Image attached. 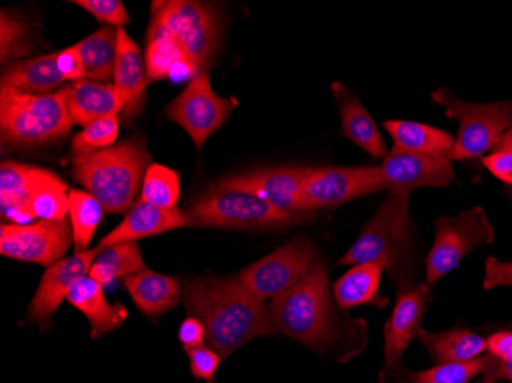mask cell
<instances>
[{"instance_id": "cell-29", "label": "cell", "mask_w": 512, "mask_h": 383, "mask_svg": "<svg viewBox=\"0 0 512 383\" xmlns=\"http://www.w3.org/2000/svg\"><path fill=\"white\" fill-rule=\"evenodd\" d=\"M120 28L102 27L96 33L76 43L85 79L92 82L109 83L114 80L119 50Z\"/></svg>"}, {"instance_id": "cell-6", "label": "cell", "mask_w": 512, "mask_h": 383, "mask_svg": "<svg viewBox=\"0 0 512 383\" xmlns=\"http://www.w3.org/2000/svg\"><path fill=\"white\" fill-rule=\"evenodd\" d=\"M192 227L232 230H279L304 223L310 215L283 212L240 187L214 186L186 210Z\"/></svg>"}, {"instance_id": "cell-15", "label": "cell", "mask_w": 512, "mask_h": 383, "mask_svg": "<svg viewBox=\"0 0 512 383\" xmlns=\"http://www.w3.org/2000/svg\"><path fill=\"white\" fill-rule=\"evenodd\" d=\"M310 172L312 167H272V169L230 175V177L221 178L217 183L221 186L249 190L283 212L307 215L302 212V190L306 186Z\"/></svg>"}, {"instance_id": "cell-39", "label": "cell", "mask_w": 512, "mask_h": 383, "mask_svg": "<svg viewBox=\"0 0 512 383\" xmlns=\"http://www.w3.org/2000/svg\"><path fill=\"white\" fill-rule=\"evenodd\" d=\"M188 356L192 376L197 377V379L206 380V382L207 380L214 379L215 373H217L221 362H223L220 354L207 347V345L206 347L195 348V350L189 351Z\"/></svg>"}, {"instance_id": "cell-19", "label": "cell", "mask_w": 512, "mask_h": 383, "mask_svg": "<svg viewBox=\"0 0 512 383\" xmlns=\"http://www.w3.org/2000/svg\"><path fill=\"white\" fill-rule=\"evenodd\" d=\"M183 227H192L186 210L178 207L163 209L140 198L126 213L125 220L108 235L103 236L99 247L105 249L114 244L137 243L138 239L151 238Z\"/></svg>"}, {"instance_id": "cell-27", "label": "cell", "mask_w": 512, "mask_h": 383, "mask_svg": "<svg viewBox=\"0 0 512 383\" xmlns=\"http://www.w3.org/2000/svg\"><path fill=\"white\" fill-rule=\"evenodd\" d=\"M417 339L436 364L474 361L488 350L485 338L463 327L440 333L421 330Z\"/></svg>"}, {"instance_id": "cell-3", "label": "cell", "mask_w": 512, "mask_h": 383, "mask_svg": "<svg viewBox=\"0 0 512 383\" xmlns=\"http://www.w3.org/2000/svg\"><path fill=\"white\" fill-rule=\"evenodd\" d=\"M413 256V229L410 218V194L390 190L361 235L339 259V266L378 264L401 287L411 285L408 270ZM399 287V289H401Z\"/></svg>"}, {"instance_id": "cell-13", "label": "cell", "mask_w": 512, "mask_h": 383, "mask_svg": "<svg viewBox=\"0 0 512 383\" xmlns=\"http://www.w3.org/2000/svg\"><path fill=\"white\" fill-rule=\"evenodd\" d=\"M74 246L71 220L36 221L0 227V253L22 262H34L48 267L63 259L69 247Z\"/></svg>"}, {"instance_id": "cell-46", "label": "cell", "mask_w": 512, "mask_h": 383, "mask_svg": "<svg viewBox=\"0 0 512 383\" xmlns=\"http://www.w3.org/2000/svg\"><path fill=\"white\" fill-rule=\"evenodd\" d=\"M494 149H512V129H509Z\"/></svg>"}, {"instance_id": "cell-10", "label": "cell", "mask_w": 512, "mask_h": 383, "mask_svg": "<svg viewBox=\"0 0 512 383\" xmlns=\"http://www.w3.org/2000/svg\"><path fill=\"white\" fill-rule=\"evenodd\" d=\"M316 262V247L306 236H298L260 261L253 262L238 276L256 298L275 299L310 272Z\"/></svg>"}, {"instance_id": "cell-17", "label": "cell", "mask_w": 512, "mask_h": 383, "mask_svg": "<svg viewBox=\"0 0 512 383\" xmlns=\"http://www.w3.org/2000/svg\"><path fill=\"white\" fill-rule=\"evenodd\" d=\"M100 247L89 249L86 252L74 253L73 256L60 259L53 266L46 269L39 289L28 308L31 321L40 325L42 330L50 327L57 308L68 299L73 285L83 276L89 275L92 262L99 255Z\"/></svg>"}, {"instance_id": "cell-22", "label": "cell", "mask_w": 512, "mask_h": 383, "mask_svg": "<svg viewBox=\"0 0 512 383\" xmlns=\"http://www.w3.org/2000/svg\"><path fill=\"white\" fill-rule=\"evenodd\" d=\"M66 301L88 318L94 336L111 333L115 328L122 327L128 318V310L123 305L111 304L106 299L103 285L89 275L73 285Z\"/></svg>"}, {"instance_id": "cell-41", "label": "cell", "mask_w": 512, "mask_h": 383, "mask_svg": "<svg viewBox=\"0 0 512 383\" xmlns=\"http://www.w3.org/2000/svg\"><path fill=\"white\" fill-rule=\"evenodd\" d=\"M482 161L497 180L512 186V149H494L493 154L486 155Z\"/></svg>"}, {"instance_id": "cell-40", "label": "cell", "mask_w": 512, "mask_h": 383, "mask_svg": "<svg viewBox=\"0 0 512 383\" xmlns=\"http://www.w3.org/2000/svg\"><path fill=\"white\" fill-rule=\"evenodd\" d=\"M496 287H512V261L502 262L494 256H488L483 289L493 290Z\"/></svg>"}, {"instance_id": "cell-32", "label": "cell", "mask_w": 512, "mask_h": 383, "mask_svg": "<svg viewBox=\"0 0 512 383\" xmlns=\"http://www.w3.org/2000/svg\"><path fill=\"white\" fill-rule=\"evenodd\" d=\"M145 269V261L138 244L120 243L100 249L99 255L92 262L89 276L106 285L115 279H125Z\"/></svg>"}, {"instance_id": "cell-23", "label": "cell", "mask_w": 512, "mask_h": 383, "mask_svg": "<svg viewBox=\"0 0 512 383\" xmlns=\"http://www.w3.org/2000/svg\"><path fill=\"white\" fill-rule=\"evenodd\" d=\"M123 285L138 310L149 318L165 315L181 301V282L149 269L123 279Z\"/></svg>"}, {"instance_id": "cell-21", "label": "cell", "mask_w": 512, "mask_h": 383, "mask_svg": "<svg viewBox=\"0 0 512 383\" xmlns=\"http://www.w3.org/2000/svg\"><path fill=\"white\" fill-rule=\"evenodd\" d=\"M333 94L341 112L342 135L364 149L370 157L384 160L388 155L387 145L370 112L342 83L333 85Z\"/></svg>"}, {"instance_id": "cell-26", "label": "cell", "mask_w": 512, "mask_h": 383, "mask_svg": "<svg viewBox=\"0 0 512 383\" xmlns=\"http://www.w3.org/2000/svg\"><path fill=\"white\" fill-rule=\"evenodd\" d=\"M65 82L57 68V53L19 60L5 65L0 86L28 92V94H51Z\"/></svg>"}, {"instance_id": "cell-5", "label": "cell", "mask_w": 512, "mask_h": 383, "mask_svg": "<svg viewBox=\"0 0 512 383\" xmlns=\"http://www.w3.org/2000/svg\"><path fill=\"white\" fill-rule=\"evenodd\" d=\"M269 310L279 333L312 350L332 344L338 334L330 302L329 270L322 261L315 262L292 289L272 299Z\"/></svg>"}, {"instance_id": "cell-1", "label": "cell", "mask_w": 512, "mask_h": 383, "mask_svg": "<svg viewBox=\"0 0 512 383\" xmlns=\"http://www.w3.org/2000/svg\"><path fill=\"white\" fill-rule=\"evenodd\" d=\"M181 301L189 316L206 328L207 347L226 359L253 339L278 334L269 308L240 279L197 276L181 282Z\"/></svg>"}, {"instance_id": "cell-12", "label": "cell", "mask_w": 512, "mask_h": 383, "mask_svg": "<svg viewBox=\"0 0 512 383\" xmlns=\"http://www.w3.org/2000/svg\"><path fill=\"white\" fill-rule=\"evenodd\" d=\"M382 190L387 189L378 166L312 167L302 190V212L312 215Z\"/></svg>"}, {"instance_id": "cell-44", "label": "cell", "mask_w": 512, "mask_h": 383, "mask_svg": "<svg viewBox=\"0 0 512 383\" xmlns=\"http://www.w3.org/2000/svg\"><path fill=\"white\" fill-rule=\"evenodd\" d=\"M486 348L491 356L503 364H512V330L497 331L486 339Z\"/></svg>"}, {"instance_id": "cell-47", "label": "cell", "mask_w": 512, "mask_h": 383, "mask_svg": "<svg viewBox=\"0 0 512 383\" xmlns=\"http://www.w3.org/2000/svg\"><path fill=\"white\" fill-rule=\"evenodd\" d=\"M497 377H494V376H485L483 377L482 380H480V382H477V383H497Z\"/></svg>"}, {"instance_id": "cell-20", "label": "cell", "mask_w": 512, "mask_h": 383, "mask_svg": "<svg viewBox=\"0 0 512 383\" xmlns=\"http://www.w3.org/2000/svg\"><path fill=\"white\" fill-rule=\"evenodd\" d=\"M53 172L33 164L2 161L0 166V210L2 220L10 224H31L34 221L30 210L34 190L51 177Z\"/></svg>"}, {"instance_id": "cell-37", "label": "cell", "mask_w": 512, "mask_h": 383, "mask_svg": "<svg viewBox=\"0 0 512 383\" xmlns=\"http://www.w3.org/2000/svg\"><path fill=\"white\" fill-rule=\"evenodd\" d=\"M119 131V115H111V117L100 118V120L92 122L79 134L74 135L73 143H71L74 155L89 154V152L111 148L117 143Z\"/></svg>"}, {"instance_id": "cell-25", "label": "cell", "mask_w": 512, "mask_h": 383, "mask_svg": "<svg viewBox=\"0 0 512 383\" xmlns=\"http://www.w3.org/2000/svg\"><path fill=\"white\" fill-rule=\"evenodd\" d=\"M384 128L394 141V148L408 154L425 157H448L453 151L454 138L450 132L408 120H387Z\"/></svg>"}, {"instance_id": "cell-8", "label": "cell", "mask_w": 512, "mask_h": 383, "mask_svg": "<svg viewBox=\"0 0 512 383\" xmlns=\"http://www.w3.org/2000/svg\"><path fill=\"white\" fill-rule=\"evenodd\" d=\"M152 20L168 28L184 53L207 71L220 42V23L214 7L198 0H165L152 4Z\"/></svg>"}, {"instance_id": "cell-31", "label": "cell", "mask_w": 512, "mask_h": 383, "mask_svg": "<svg viewBox=\"0 0 512 383\" xmlns=\"http://www.w3.org/2000/svg\"><path fill=\"white\" fill-rule=\"evenodd\" d=\"M500 361L496 357L480 356L474 361L468 362H448V364H436L430 370L405 371L404 374L399 371L396 376L398 383H468L474 377L480 376H494Z\"/></svg>"}, {"instance_id": "cell-2", "label": "cell", "mask_w": 512, "mask_h": 383, "mask_svg": "<svg viewBox=\"0 0 512 383\" xmlns=\"http://www.w3.org/2000/svg\"><path fill=\"white\" fill-rule=\"evenodd\" d=\"M151 155L140 138H128L111 148L74 155V180L102 204L105 212L128 213L137 203Z\"/></svg>"}, {"instance_id": "cell-4", "label": "cell", "mask_w": 512, "mask_h": 383, "mask_svg": "<svg viewBox=\"0 0 512 383\" xmlns=\"http://www.w3.org/2000/svg\"><path fill=\"white\" fill-rule=\"evenodd\" d=\"M71 86L51 94H28L0 86V134L11 148H37L62 140L73 128Z\"/></svg>"}, {"instance_id": "cell-18", "label": "cell", "mask_w": 512, "mask_h": 383, "mask_svg": "<svg viewBox=\"0 0 512 383\" xmlns=\"http://www.w3.org/2000/svg\"><path fill=\"white\" fill-rule=\"evenodd\" d=\"M112 82L123 103V112L120 114L123 122L131 123L145 108L149 77L140 46L126 33L125 28L119 30L117 65Z\"/></svg>"}, {"instance_id": "cell-14", "label": "cell", "mask_w": 512, "mask_h": 383, "mask_svg": "<svg viewBox=\"0 0 512 383\" xmlns=\"http://www.w3.org/2000/svg\"><path fill=\"white\" fill-rule=\"evenodd\" d=\"M428 299L430 285L427 282L405 285L399 289L396 304L385 325V364L381 374L382 383H391L398 376L399 365L405 351L421 333Z\"/></svg>"}, {"instance_id": "cell-48", "label": "cell", "mask_w": 512, "mask_h": 383, "mask_svg": "<svg viewBox=\"0 0 512 383\" xmlns=\"http://www.w3.org/2000/svg\"><path fill=\"white\" fill-rule=\"evenodd\" d=\"M206 383H214V379H212V380H207V382H206Z\"/></svg>"}, {"instance_id": "cell-7", "label": "cell", "mask_w": 512, "mask_h": 383, "mask_svg": "<svg viewBox=\"0 0 512 383\" xmlns=\"http://www.w3.org/2000/svg\"><path fill=\"white\" fill-rule=\"evenodd\" d=\"M431 99L459 122V134L450 155L453 161L482 157L512 129V102H463L444 88L436 89Z\"/></svg>"}, {"instance_id": "cell-43", "label": "cell", "mask_w": 512, "mask_h": 383, "mask_svg": "<svg viewBox=\"0 0 512 383\" xmlns=\"http://www.w3.org/2000/svg\"><path fill=\"white\" fill-rule=\"evenodd\" d=\"M178 341L188 353L195 350V348L204 347L206 328H204L203 322L194 318V316H188L184 319L181 322L180 330H178Z\"/></svg>"}, {"instance_id": "cell-11", "label": "cell", "mask_w": 512, "mask_h": 383, "mask_svg": "<svg viewBox=\"0 0 512 383\" xmlns=\"http://www.w3.org/2000/svg\"><path fill=\"white\" fill-rule=\"evenodd\" d=\"M235 108L237 100L220 97L212 88L209 73L204 71L169 103L166 117L188 132L197 149H201L207 138L227 122Z\"/></svg>"}, {"instance_id": "cell-30", "label": "cell", "mask_w": 512, "mask_h": 383, "mask_svg": "<svg viewBox=\"0 0 512 383\" xmlns=\"http://www.w3.org/2000/svg\"><path fill=\"white\" fill-rule=\"evenodd\" d=\"M184 60L191 59L184 53L183 46L178 42L177 37L161 23L151 19L145 48L149 82L169 79L172 69Z\"/></svg>"}, {"instance_id": "cell-24", "label": "cell", "mask_w": 512, "mask_h": 383, "mask_svg": "<svg viewBox=\"0 0 512 383\" xmlns=\"http://www.w3.org/2000/svg\"><path fill=\"white\" fill-rule=\"evenodd\" d=\"M69 114L74 125L86 126L100 118L120 115L123 103L112 83L79 80L71 85L69 94Z\"/></svg>"}, {"instance_id": "cell-33", "label": "cell", "mask_w": 512, "mask_h": 383, "mask_svg": "<svg viewBox=\"0 0 512 383\" xmlns=\"http://www.w3.org/2000/svg\"><path fill=\"white\" fill-rule=\"evenodd\" d=\"M103 215L105 209L91 194L85 190H69V220L73 226L76 253L89 250L88 246L102 223Z\"/></svg>"}, {"instance_id": "cell-36", "label": "cell", "mask_w": 512, "mask_h": 383, "mask_svg": "<svg viewBox=\"0 0 512 383\" xmlns=\"http://www.w3.org/2000/svg\"><path fill=\"white\" fill-rule=\"evenodd\" d=\"M33 50L30 28L22 17L14 16L7 10L0 14V60L4 65L11 60L28 56Z\"/></svg>"}, {"instance_id": "cell-28", "label": "cell", "mask_w": 512, "mask_h": 383, "mask_svg": "<svg viewBox=\"0 0 512 383\" xmlns=\"http://www.w3.org/2000/svg\"><path fill=\"white\" fill-rule=\"evenodd\" d=\"M382 273L384 269L378 264H356L348 270L333 287L336 302L342 310L359 307V305H376L385 307L388 299L381 295Z\"/></svg>"}, {"instance_id": "cell-16", "label": "cell", "mask_w": 512, "mask_h": 383, "mask_svg": "<svg viewBox=\"0 0 512 383\" xmlns=\"http://www.w3.org/2000/svg\"><path fill=\"white\" fill-rule=\"evenodd\" d=\"M379 174L384 181L385 189L407 192L424 189V187H447L453 183V160L448 157H425V155L408 154V152H388L387 157L379 164Z\"/></svg>"}, {"instance_id": "cell-9", "label": "cell", "mask_w": 512, "mask_h": 383, "mask_svg": "<svg viewBox=\"0 0 512 383\" xmlns=\"http://www.w3.org/2000/svg\"><path fill=\"white\" fill-rule=\"evenodd\" d=\"M436 236L427 256V284L453 272L473 250L493 243L494 227L485 209L474 207L457 217H440L434 223Z\"/></svg>"}, {"instance_id": "cell-38", "label": "cell", "mask_w": 512, "mask_h": 383, "mask_svg": "<svg viewBox=\"0 0 512 383\" xmlns=\"http://www.w3.org/2000/svg\"><path fill=\"white\" fill-rule=\"evenodd\" d=\"M73 4L91 13L99 22H105L108 27L123 28L131 23V17L120 0H74Z\"/></svg>"}, {"instance_id": "cell-35", "label": "cell", "mask_w": 512, "mask_h": 383, "mask_svg": "<svg viewBox=\"0 0 512 383\" xmlns=\"http://www.w3.org/2000/svg\"><path fill=\"white\" fill-rule=\"evenodd\" d=\"M181 186L177 172L163 164L152 163L146 171L142 200L163 209H174L180 200Z\"/></svg>"}, {"instance_id": "cell-42", "label": "cell", "mask_w": 512, "mask_h": 383, "mask_svg": "<svg viewBox=\"0 0 512 383\" xmlns=\"http://www.w3.org/2000/svg\"><path fill=\"white\" fill-rule=\"evenodd\" d=\"M57 68L65 80H71L74 83L85 79V69H83L82 59H80L76 45L69 46L66 50L57 53Z\"/></svg>"}, {"instance_id": "cell-45", "label": "cell", "mask_w": 512, "mask_h": 383, "mask_svg": "<svg viewBox=\"0 0 512 383\" xmlns=\"http://www.w3.org/2000/svg\"><path fill=\"white\" fill-rule=\"evenodd\" d=\"M494 377L497 379H505L508 382H512V364H503L500 362L499 367H497L496 373H494Z\"/></svg>"}, {"instance_id": "cell-34", "label": "cell", "mask_w": 512, "mask_h": 383, "mask_svg": "<svg viewBox=\"0 0 512 383\" xmlns=\"http://www.w3.org/2000/svg\"><path fill=\"white\" fill-rule=\"evenodd\" d=\"M69 190L59 175L51 174L31 195L34 220L62 221L69 217Z\"/></svg>"}]
</instances>
